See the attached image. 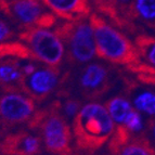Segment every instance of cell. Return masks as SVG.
Returning <instances> with one entry per match:
<instances>
[{
    "label": "cell",
    "instance_id": "cell-19",
    "mask_svg": "<svg viewBox=\"0 0 155 155\" xmlns=\"http://www.w3.org/2000/svg\"><path fill=\"white\" fill-rule=\"evenodd\" d=\"M113 3L114 8L116 9L117 14H118L119 24L118 26L123 28H128L132 26V13H131V7L134 0H111Z\"/></svg>",
    "mask_w": 155,
    "mask_h": 155
},
{
    "label": "cell",
    "instance_id": "cell-6",
    "mask_svg": "<svg viewBox=\"0 0 155 155\" xmlns=\"http://www.w3.org/2000/svg\"><path fill=\"white\" fill-rule=\"evenodd\" d=\"M0 10L24 29L54 26L58 18L41 0H11L0 5Z\"/></svg>",
    "mask_w": 155,
    "mask_h": 155
},
{
    "label": "cell",
    "instance_id": "cell-22",
    "mask_svg": "<svg viewBox=\"0 0 155 155\" xmlns=\"http://www.w3.org/2000/svg\"><path fill=\"white\" fill-rule=\"evenodd\" d=\"M12 36H13V31L11 29V27L3 20L0 18V44L5 42Z\"/></svg>",
    "mask_w": 155,
    "mask_h": 155
},
{
    "label": "cell",
    "instance_id": "cell-4",
    "mask_svg": "<svg viewBox=\"0 0 155 155\" xmlns=\"http://www.w3.org/2000/svg\"><path fill=\"white\" fill-rule=\"evenodd\" d=\"M54 31L64 42L72 62L87 63L97 55L96 40L89 18L65 21Z\"/></svg>",
    "mask_w": 155,
    "mask_h": 155
},
{
    "label": "cell",
    "instance_id": "cell-17",
    "mask_svg": "<svg viewBox=\"0 0 155 155\" xmlns=\"http://www.w3.org/2000/svg\"><path fill=\"white\" fill-rule=\"evenodd\" d=\"M11 58L18 60H33L28 48L24 42H2L0 44V59Z\"/></svg>",
    "mask_w": 155,
    "mask_h": 155
},
{
    "label": "cell",
    "instance_id": "cell-21",
    "mask_svg": "<svg viewBox=\"0 0 155 155\" xmlns=\"http://www.w3.org/2000/svg\"><path fill=\"white\" fill-rule=\"evenodd\" d=\"M80 102L77 100H66L63 104H61L60 109H61V113H63V116L65 118H71L74 119L76 116V114L79 112L80 110Z\"/></svg>",
    "mask_w": 155,
    "mask_h": 155
},
{
    "label": "cell",
    "instance_id": "cell-18",
    "mask_svg": "<svg viewBox=\"0 0 155 155\" xmlns=\"http://www.w3.org/2000/svg\"><path fill=\"white\" fill-rule=\"evenodd\" d=\"M132 105L140 113L155 116V92L150 90L140 91L134 96Z\"/></svg>",
    "mask_w": 155,
    "mask_h": 155
},
{
    "label": "cell",
    "instance_id": "cell-13",
    "mask_svg": "<svg viewBox=\"0 0 155 155\" xmlns=\"http://www.w3.org/2000/svg\"><path fill=\"white\" fill-rule=\"evenodd\" d=\"M105 107L111 118L113 119V122L115 123V126H118V125L125 126L136 111L129 100L123 97H114L110 99L106 102Z\"/></svg>",
    "mask_w": 155,
    "mask_h": 155
},
{
    "label": "cell",
    "instance_id": "cell-15",
    "mask_svg": "<svg viewBox=\"0 0 155 155\" xmlns=\"http://www.w3.org/2000/svg\"><path fill=\"white\" fill-rule=\"evenodd\" d=\"M131 13L134 20L155 26V0H134Z\"/></svg>",
    "mask_w": 155,
    "mask_h": 155
},
{
    "label": "cell",
    "instance_id": "cell-11",
    "mask_svg": "<svg viewBox=\"0 0 155 155\" xmlns=\"http://www.w3.org/2000/svg\"><path fill=\"white\" fill-rule=\"evenodd\" d=\"M58 18L64 21H78L88 18L91 5L87 0H41Z\"/></svg>",
    "mask_w": 155,
    "mask_h": 155
},
{
    "label": "cell",
    "instance_id": "cell-5",
    "mask_svg": "<svg viewBox=\"0 0 155 155\" xmlns=\"http://www.w3.org/2000/svg\"><path fill=\"white\" fill-rule=\"evenodd\" d=\"M20 39L27 46L33 60L59 68L66 49L57 31L47 27H33L24 29L20 34Z\"/></svg>",
    "mask_w": 155,
    "mask_h": 155
},
{
    "label": "cell",
    "instance_id": "cell-2",
    "mask_svg": "<svg viewBox=\"0 0 155 155\" xmlns=\"http://www.w3.org/2000/svg\"><path fill=\"white\" fill-rule=\"evenodd\" d=\"M88 18L93 29L97 57L127 68L142 62L136 45L122 31L98 14H90Z\"/></svg>",
    "mask_w": 155,
    "mask_h": 155
},
{
    "label": "cell",
    "instance_id": "cell-24",
    "mask_svg": "<svg viewBox=\"0 0 155 155\" xmlns=\"http://www.w3.org/2000/svg\"><path fill=\"white\" fill-rule=\"evenodd\" d=\"M11 0H0V5H2V3H5V2H9Z\"/></svg>",
    "mask_w": 155,
    "mask_h": 155
},
{
    "label": "cell",
    "instance_id": "cell-16",
    "mask_svg": "<svg viewBox=\"0 0 155 155\" xmlns=\"http://www.w3.org/2000/svg\"><path fill=\"white\" fill-rule=\"evenodd\" d=\"M134 45L141 60L155 70V37L139 35L134 40Z\"/></svg>",
    "mask_w": 155,
    "mask_h": 155
},
{
    "label": "cell",
    "instance_id": "cell-12",
    "mask_svg": "<svg viewBox=\"0 0 155 155\" xmlns=\"http://www.w3.org/2000/svg\"><path fill=\"white\" fill-rule=\"evenodd\" d=\"M22 60L5 58L0 59V84L10 91L18 89L21 92V83L24 78Z\"/></svg>",
    "mask_w": 155,
    "mask_h": 155
},
{
    "label": "cell",
    "instance_id": "cell-20",
    "mask_svg": "<svg viewBox=\"0 0 155 155\" xmlns=\"http://www.w3.org/2000/svg\"><path fill=\"white\" fill-rule=\"evenodd\" d=\"M89 5H93L98 9L99 12H101L103 15L106 18H111L114 23L118 26L119 24V18L118 14H117L116 9L114 8L113 3L111 2V0H87Z\"/></svg>",
    "mask_w": 155,
    "mask_h": 155
},
{
    "label": "cell",
    "instance_id": "cell-8",
    "mask_svg": "<svg viewBox=\"0 0 155 155\" xmlns=\"http://www.w3.org/2000/svg\"><path fill=\"white\" fill-rule=\"evenodd\" d=\"M59 68L45 65L37 67L29 75L24 76L21 83V92L34 101H41L54 90L59 83Z\"/></svg>",
    "mask_w": 155,
    "mask_h": 155
},
{
    "label": "cell",
    "instance_id": "cell-3",
    "mask_svg": "<svg viewBox=\"0 0 155 155\" xmlns=\"http://www.w3.org/2000/svg\"><path fill=\"white\" fill-rule=\"evenodd\" d=\"M61 103L55 101L46 110L34 114L29 128L41 131L47 151L54 155H72L71 142L73 131L67 119L61 113Z\"/></svg>",
    "mask_w": 155,
    "mask_h": 155
},
{
    "label": "cell",
    "instance_id": "cell-23",
    "mask_svg": "<svg viewBox=\"0 0 155 155\" xmlns=\"http://www.w3.org/2000/svg\"><path fill=\"white\" fill-rule=\"evenodd\" d=\"M150 130H151V134H152L153 140H154V142H155V119H153L152 122H151V124H150Z\"/></svg>",
    "mask_w": 155,
    "mask_h": 155
},
{
    "label": "cell",
    "instance_id": "cell-25",
    "mask_svg": "<svg viewBox=\"0 0 155 155\" xmlns=\"http://www.w3.org/2000/svg\"><path fill=\"white\" fill-rule=\"evenodd\" d=\"M154 27H155V26H154Z\"/></svg>",
    "mask_w": 155,
    "mask_h": 155
},
{
    "label": "cell",
    "instance_id": "cell-1",
    "mask_svg": "<svg viewBox=\"0 0 155 155\" xmlns=\"http://www.w3.org/2000/svg\"><path fill=\"white\" fill-rule=\"evenodd\" d=\"M115 123L105 105L90 102L80 107L73 119V136L80 150L93 152L110 141Z\"/></svg>",
    "mask_w": 155,
    "mask_h": 155
},
{
    "label": "cell",
    "instance_id": "cell-10",
    "mask_svg": "<svg viewBox=\"0 0 155 155\" xmlns=\"http://www.w3.org/2000/svg\"><path fill=\"white\" fill-rule=\"evenodd\" d=\"M40 139L26 131L11 134L0 142V152L5 155H38Z\"/></svg>",
    "mask_w": 155,
    "mask_h": 155
},
{
    "label": "cell",
    "instance_id": "cell-14",
    "mask_svg": "<svg viewBox=\"0 0 155 155\" xmlns=\"http://www.w3.org/2000/svg\"><path fill=\"white\" fill-rule=\"evenodd\" d=\"M118 155H155V149L144 134L131 139L120 149Z\"/></svg>",
    "mask_w": 155,
    "mask_h": 155
},
{
    "label": "cell",
    "instance_id": "cell-7",
    "mask_svg": "<svg viewBox=\"0 0 155 155\" xmlns=\"http://www.w3.org/2000/svg\"><path fill=\"white\" fill-rule=\"evenodd\" d=\"M36 113L35 101L18 91H9L0 98V118L9 125L29 122Z\"/></svg>",
    "mask_w": 155,
    "mask_h": 155
},
{
    "label": "cell",
    "instance_id": "cell-9",
    "mask_svg": "<svg viewBox=\"0 0 155 155\" xmlns=\"http://www.w3.org/2000/svg\"><path fill=\"white\" fill-rule=\"evenodd\" d=\"M111 75L104 65L91 63L84 68L79 78L80 91L85 98L97 99L110 90Z\"/></svg>",
    "mask_w": 155,
    "mask_h": 155
}]
</instances>
